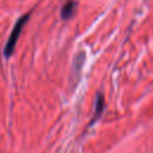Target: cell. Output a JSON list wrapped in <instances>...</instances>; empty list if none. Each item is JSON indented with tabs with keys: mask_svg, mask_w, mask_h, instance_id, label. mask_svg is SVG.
I'll return each mask as SVG.
<instances>
[{
	"mask_svg": "<svg viewBox=\"0 0 153 153\" xmlns=\"http://www.w3.org/2000/svg\"><path fill=\"white\" fill-rule=\"evenodd\" d=\"M29 17H30V14L27 13V14L23 16V17L16 23V25H14V27H13V30H12V32H11V35H10V37H8V39H7V43H6V45H5L4 53H5V56H6V57H10V56L13 54L14 48H16V44H17V41H18V38H19V36H20V32H22V30H23L25 23L27 22Z\"/></svg>",
	"mask_w": 153,
	"mask_h": 153,
	"instance_id": "obj_1",
	"label": "cell"
},
{
	"mask_svg": "<svg viewBox=\"0 0 153 153\" xmlns=\"http://www.w3.org/2000/svg\"><path fill=\"white\" fill-rule=\"evenodd\" d=\"M104 108H105V102H104V97L102 93H98L97 94V98H96V108H94V112H93V116L91 118V121L88 122V127H91L103 114L104 111Z\"/></svg>",
	"mask_w": 153,
	"mask_h": 153,
	"instance_id": "obj_2",
	"label": "cell"
},
{
	"mask_svg": "<svg viewBox=\"0 0 153 153\" xmlns=\"http://www.w3.org/2000/svg\"><path fill=\"white\" fill-rule=\"evenodd\" d=\"M75 8H76V2L75 1H72V0L71 1H67L63 5L62 10H61V17L63 19H69L74 14Z\"/></svg>",
	"mask_w": 153,
	"mask_h": 153,
	"instance_id": "obj_3",
	"label": "cell"
}]
</instances>
